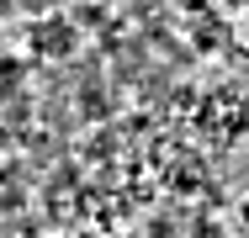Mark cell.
I'll list each match as a JSON object with an SVG mask.
<instances>
[{
	"mask_svg": "<svg viewBox=\"0 0 249 238\" xmlns=\"http://www.w3.org/2000/svg\"><path fill=\"white\" fill-rule=\"evenodd\" d=\"M228 222H233V233H239V238H249V190H239V196H233Z\"/></svg>",
	"mask_w": 249,
	"mask_h": 238,
	"instance_id": "obj_1",
	"label": "cell"
},
{
	"mask_svg": "<svg viewBox=\"0 0 249 238\" xmlns=\"http://www.w3.org/2000/svg\"><path fill=\"white\" fill-rule=\"evenodd\" d=\"M239 48H244V58H249V27H244V37H239Z\"/></svg>",
	"mask_w": 249,
	"mask_h": 238,
	"instance_id": "obj_2",
	"label": "cell"
}]
</instances>
